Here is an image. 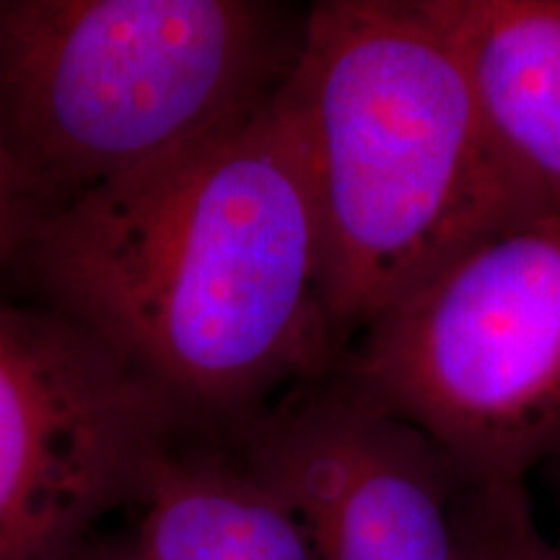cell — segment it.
<instances>
[{
    "label": "cell",
    "instance_id": "3",
    "mask_svg": "<svg viewBox=\"0 0 560 560\" xmlns=\"http://www.w3.org/2000/svg\"><path fill=\"white\" fill-rule=\"evenodd\" d=\"M304 24L272 0H0V138L47 215L276 96Z\"/></svg>",
    "mask_w": 560,
    "mask_h": 560
},
{
    "label": "cell",
    "instance_id": "7",
    "mask_svg": "<svg viewBox=\"0 0 560 560\" xmlns=\"http://www.w3.org/2000/svg\"><path fill=\"white\" fill-rule=\"evenodd\" d=\"M128 509L143 560H312L289 506L215 436L182 433L166 444Z\"/></svg>",
    "mask_w": 560,
    "mask_h": 560
},
{
    "label": "cell",
    "instance_id": "4",
    "mask_svg": "<svg viewBox=\"0 0 560 560\" xmlns=\"http://www.w3.org/2000/svg\"><path fill=\"white\" fill-rule=\"evenodd\" d=\"M335 371L470 482L560 454V213L475 244L392 304Z\"/></svg>",
    "mask_w": 560,
    "mask_h": 560
},
{
    "label": "cell",
    "instance_id": "12",
    "mask_svg": "<svg viewBox=\"0 0 560 560\" xmlns=\"http://www.w3.org/2000/svg\"><path fill=\"white\" fill-rule=\"evenodd\" d=\"M540 470L548 472V478L552 482V490H556V501H558V535L552 537V542H556L558 548H560V454H558L556 459H550L548 465L540 467Z\"/></svg>",
    "mask_w": 560,
    "mask_h": 560
},
{
    "label": "cell",
    "instance_id": "10",
    "mask_svg": "<svg viewBox=\"0 0 560 560\" xmlns=\"http://www.w3.org/2000/svg\"><path fill=\"white\" fill-rule=\"evenodd\" d=\"M42 219L45 206L0 138V268L24 257Z\"/></svg>",
    "mask_w": 560,
    "mask_h": 560
},
{
    "label": "cell",
    "instance_id": "1",
    "mask_svg": "<svg viewBox=\"0 0 560 560\" xmlns=\"http://www.w3.org/2000/svg\"><path fill=\"white\" fill-rule=\"evenodd\" d=\"M24 257L47 306L229 439L340 348L301 132L276 96L52 213Z\"/></svg>",
    "mask_w": 560,
    "mask_h": 560
},
{
    "label": "cell",
    "instance_id": "8",
    "mask_svg": "<svg viewBox=\"0 0 560 560\" xmlns=\"http://www.w3.org/2000/svg\"><path fill=\"white\" fill-rule=\"evenodd\" d=\"M516 174L560 213V0H423Z\"/></svg>",
    "mask_w": 560,
    "mask_h": 560
},
{
    "label": "cell",
    "instance_id": "5",
    "mask_svg": "<svg viewBox=\"0 0 560 560\" xmlns=\"http://www.w3.org/2000/svg\"><path fill=\"white\" fill-rule=\"evenodd\" d=\"M187 429L75 322L0 306V560H75Z\"/></svg>",
    "mask_w": 560,
    "mask_h": 560
},
{
    "label": "cell",
    "instance_id": "9",
    "mask_svg": "<svg viewBox=\"0 0 560 560\" xmlns=\"http://www.w3.org/2000/svg\"><path fill=\"white\" fill-rule=\"evenodd\" d=\"M462 560H560L537 522L527 482H470L459 495Z\"/></svg>",
    "mask_w": 560,
    "mask_h": 560
},
{
    "label": "cell",
    "instance_id": "2",
    "mask_svg": "<svg viewBox=\"0 0 560 560\" xmlns=\"http://www.w3.org/2000/svg\"><path fill=\"white\" fill-rule=\"evenodd\" d=\"M340 355L454 257L552 215L516 174L423 0H319L285 81Z\"/></svg>",
    "mask_w": 560,
    "mask_h": 560
},
{
    "label": "cell",
    "instance_id": "6",
    "mask_svg": "<svg viewBox=\"0 0 560 560\" xmlns=\"http://www.w3.org/2000/svg\"><path fill=\"white\" fill-rule=\"evenodd\" d=\"M223 441L289 506L312 560H462L465 478L335 369Z\"/></svg>",
    "mask_w": 560,
    "mask_h": 560
},
{
    "label": "cell",
    "instance_id": "11",
    "mask_svg": "<svg viewBox=\"0 0 560 560\" xmlns=\"http://www.w3.org/2000/svg\"><path fill=\"white\" fill-rule=\"evenodd\" d=\"M75 560H143L136 542L130 540V535H96L86 548H83Z\"/></svg>",
    "mask_w": 560,
    "mask_h": 560
}]
</instances>
